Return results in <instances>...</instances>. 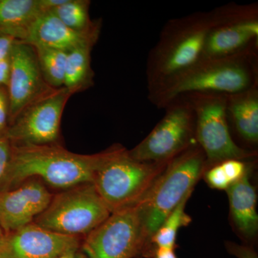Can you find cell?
<instances>
[{"mask_svg": "<svg viewBox=\"0 0 258 258\" xmlns=\"http://www.w3.org/2000/svg\"><path fill=\"white\" fill-rule=\"evenodd\" d=\"M103 156L104 152L76 154L53 144H12L9 163L0 181V192L35 177L60 189L92 183Z\"/></svg>", "mask_w": 258, "mask_h": 258, "instance_id": "6da1fadb", "label": "cell"}, {"mask_svg": "<svg viewBox=\"0 0 258 258\" xmlns=\"http://www.w3.org/2000/svg\"><path fill=\"white\" fill-rule=\"evenodd\" d=\"M258 85V50L221 58L202 59L172 79L148 91V98L163 109L179 96L194 93L228 96Z\"/></svg>", "mask_w": 258, "mask_h": 258, "instance_id": "7a4b0ae2", "label": "cell"}, {"mask_svg": "<svg viewBox=\"0 0 258 258\" xmlns=\"http://www.w3.org/2000/svg\"><path fill=\"white\" fill-rule=\"evenodd\" d=\"M213 24L212 10L169 20L148 55V91L172 79L203 58L207 37Z\"/></svg>", "mask_w": 258, "mask_h": 258, "instance_id": "3957f363", "label": "cell"}, {"mask_svg": "<svg viewBox=\"0 0 258 258\" xmlns=\"http://www.w3.org/2000/svg\"><path fill=\"white\" fill-rule=\"evenodd\" d=\"M207 168L205 153L198 144H194L168 163L137 203L150 248L152 236L183 199L191 195Z\"/></svg>", "mask_w": 258, "mask_h": 258, "instance_id": "277c9868", "label": "cell"}, {"mask_svg": "<svg viewBox=\"0 0 258 258\" xmlns=\"http://www.w3.org/2000/svg\"><path fill=\"white\" fill-rule=\"evenodd\" d=\"M169 162L137 161L124 148L113 147L104 152L92 184L113 213L138 203Z\"/></svg>", "mask_w": 258, "mask_h": 258, "instance_id": "5b68a950", "label": "cell"}, {"mask_svg": "<svg viewBox=\"0 0 258 258\" xmlns=\"http://www.w3.org/2000/svg\"><path fill=\"white\" fill-rule=\"evenodd\" d=\"M195 115V138L206 157L207 166L227 159L255 157L257 152L244 149L232 139L226 114L227 96L215 93L186 95Z\"/></svg>", "mask_w": 258, "mask_h": 258, "instance_id": "8992f818", "label": "cell"}, {"mask_svg": "<svg viewBox=\"0 0 258 258\" xmlns=\"http://www.w3.org/2000/svg\"><path fill=\"white\" fill-rule=\"evenodd\" d=\"M92 183L70 188L52 198L35 223L70 236L90 233L111 215Z\"/></svg>", "mask_w": 258, "mask_h": 258, "instance_id": "52a82bcc", "label": "cell"}, {"mask_svg": "<svg viewBox=\"0 0 258 258\" xmlns=\"http://www.w3.org/2000/svg\"><path fill=\"white\" fill-rule=\"evenodd\" d=\"M88 258L153 257L138 204L118 210L88 234Z\"/></svg>", "mask_w": 258, "mask_h": 258, "instance_id": "ba28073f", "label": "cell"}, {"mask_svg": "<svg viewBox=\"0 0 258 258\" xmlns=\"http://www.w3.org/2000/svg\"><path fill=\"white\" fill-rule=\"evenodd\" d=\"M163 109L165 114L142 142L128 151L144 162H169L197 144L195 115L186 96L178 97Z\"/></svg>", "mask_w": 258, "mask_h": 258, "instance_id": "9c48e42d", "label": "cell"}, {"mask_svg": "<svg viewBox=\"0 0 258 258\" xmlns=\"http://www.w3.org/2000/svg\"><path fill=\"white\" fill-rule=\"evenodd\" d=\"M213 24L203 58H221L258 50L257 3H229L212 10Z\"/></svg>", "mask_w": 258, "mask_h": 258, "instance_id": "30bf717a", "label": "cell"}, {"mask_svg": "<svg viewBox=\"0 0 258 258\" xmlns=\"http://www.w3.org/2000/svg\"><path fill=\"white\" fill-rule=\"evenodd\" d=\"M74 93L64 87L51 88L20 113L5 135L13 144H53L58 138L64 107Z\"/></svg>", "mask_w": 258, "mask_h": 258, "instance_id": "8fae6325", "label": "cell"}, {"mask_svg": "<svg viewBox=\"0 0 258 258\" xmlns=\"http://www.w3.org/2000/svg\"><path fill=\"white\" fill-rule=\"evenodd\" d=\"M79 247L77 236L62 235L35 222L3 234L0 258H56L74 255Z\"/></svg>", "mask_w": 258, "mask_h": 258, "instance_id": "7c38bea8", "label": "cell"}, {"mask_svg": "<svg viewBox=\"0 0 258 258\" xmlns=\"http://www.w3.org/2000/svg\"><path fill=\"white\" fill-rule=\"evenodd\" d=\"M10 76L8 83L9 119L11 123L32 102L51 88L42 78L36 52L32 45L17 41L10 56Z\"/></svg>", "mask_w": 258, "mask_h": 258, "instance_id": "4fadbf2b", "label": "cell"}, {"mask_svg": "<svg viewBox=\"0 0 258 258\" xmlns=\"http://www.w3.org/2000/svg\"><path fill=\"white\" fill-rule=\"evenodd\" d=\"M52 196L34 178L0 192V227L4 233L32 223L50 205Z\"/></svg>", "mask_w": 258, "mask_h": 258, "instance_id": "5bb4252c", "label": "cell"}, {"mask_svg": "<svg viewBox=\"0 0 258 258\" xmlns=\"http://www.w3.org/2000/svg\"><path fill=\"white\" fill-rule=\"evenodd\" d=\"M100 25L88 32H79L66 26L52 10L39 15L27 32L24 42L32 47L69 51L93 46L100 33Z\"/></svg>", "mask_w": 258, "mask_h": 258, "instance_id": "9a60e30c", "label": "cell"}, {"mask_svg": "<svg viewBox=\"0 0 258 258\" xmlns=\"http://www.w3.org/2000/svg\"><path fill=\"white\" fill-rule=\"evenodd\" d=\"M226 114L228 125L249 145L258 142V85L226 98Z\"/></svg>", "mask_w": 258, "mask_h": 258, "instance_id": "2e32d148", "label": "cell"}, {"mask_svg": "<svg viewBox=\"0 0 258 258\" xmlns=\"http://www.w3.org/2000/svg\"><path fill=\"white\" fill-rule=\"evenodd\" d=\"M227 190L234 223L244 237L252 238L258 230L257 195L249 181V171Z\"/></svg>", "mask_w": 258, "mask_h": 258, "instance_id": "e0dca14e", "label": "cell"}, {"mask_svg": "<svg viewBox=\"0 0 258 258\" xmlns=\"http://www.w3.org/2000/svg\"><path fill=\"white\" fill-rule=\"evenodd\" d=\"M44 11L40 0H0V35L24 42L29 28Z\"/></svg>", "mask_w": 258, "mask_h": 258, "instance_id": "ac0fdd59", "label": "cell"}, {"mask_svg": "<svg viewBox=\"0 0 258 258\" xmlns=\"http://www.w3.org/2000/svg\"><path fill=\"white\" fill-rule=\"evenodd\" d=\"M93 46L80 47L69 51L66 60L63 87L74 93L92 84L91 51Z\"/></svg>", "mask_w": 258, "mask_h": 258, "instance_id": "d6986e66", "label": "cell"}, {"mask_svg": "<svg viewBox=\"0 0 258 258\" xmlns=\"http://www.w3.org/2000/svg\"><path fill=\"white\" fill-rule=\"evenodd\" d=\"M191 195H187L169 215L150 240L153 253L157 248L173 249L176 247V235L178 230L186 227L191 222V217L184 211L185 206Z\"/></svg>", "mask_w": 258, "mask_h": 258, "instance_id": "ffe728a7", "label": "cell"}, {"mask_svg": "<svg viewBox=\"0 0 258 258\" xmlns=\"http://www.w3.org/2000/svg\"><path fill=\"white\" fill-rule=\"evenodd\" d=\"M33 47L42 78L47 86L52 88L63 87L69 52L46 47Z\"/></svg>", "mask_w": 258, "mask_h": 258, "instance_id": "44dd1931", "label": "cell"}, {"mask_svg": "<svg viewBox=\"0 0 258 258\" xmlns=\"http://www.w3.org/2000/svg\"><path fill=\"white\" fill-rule=\"evenodd\" d=\"M89 4L84 0H66L52 10L66 26L76 31L88 32L99 25L90 20Z\"/></svg>", "mask_w": 258, "mask_h": 258, "instance_id": "7402d4cb", "label": "cell"}, {"mask_svg": "<svg viewBox=\"0 0 258 258\" xmlns=\"http://www.w3.org/2000/svg\"><path fill=\"white\" fill-rule=\"evenodd\" d=\"M205 175L208 184L215 189L227 190L231 184L220 164L210 166Z\"/></svg>", "mask_w": 258, "mask_h": 258, "instance_id": "603a6c76", "label": "cell"}, {"mask_svg": "<svg viewBox=\"0 0 258 258\" xmlns=\"http://www.w3.org/2000/svg\"><path fill=\"white\" fill-rule=\"evenodd\" d=\"M231 184L238 181L248 170L243 160L227 159L220 163Z\"/></svg>", "mask_w": 258, "mask_h": 258, "instance_id": "cb8c5ba5", "label": "cell"}, {"mask_svg": "<svg viewBox=\"0 0 258 258\" xmlns=\"http://www.w3.org/2000/svg\"><path fill=\"white\" fill-rule=\"evenodd\" d=\"M12 144L5 132L0 134V181L4 176L11 154Z\"/></svg>", "mask_w": 258, "mask_h": 258, "instance_id": "d4e9b609", "label": "cell"}, {"mask_svg": "<svg viewBox=\"0 0 258 258\" xmlns=\"http://www.w3.org/2000/svg\"><path fill=\"white\" fill-rule=\"evenodd\" d=\"M9 117V102L8 92L4 87H0V134L7 129V121Z\"/></svg>", "mask_w": 258, "mask_h": 258, "instance_id": "484cf974", "label": "cell"}, {"mask_svg": "<svg viewBox=\"0 0 258 258\" xmlns=\"http://www.w3.org/2000/svg\"><path fill=\"white\" fill-rule=\"evenodd\" d=\"M229 252L237 258H257L255 251L248 246L230 244L227 245Z\"/></svg>", "mask_w": 258, "mask_h": 258, "instance_id": "4316f807", "label": "cell"}, {"mask_svg": "<svg viewBox=\"0 0 258 258\" xmlns=\"http://www.w3.org/2000/svg\"><path fill=\"white\" fill-rule=\"evenodd\" d=\"M14 37L6 35H0V60L9 58L15 42Z\"/></svg>", "mask_w": 258, "mask_h": 258, "instance_id": "83f0119b", "label": "cell"}, {"mask_svg": "<svg viewBox=\"0 0 258 258\" xmlns=\"http://www.w3.org/2000/svg\"><path fill=\"white\" fill-rule=\"evenodd\" d=\"M10 76V57L0 60V87L8 86Z\"/></svg>", "mask_w": 258, "mask_h": 258, "instance_id": "f1b7e54d", "label": "cell"}, {"mask_svg": "<svg viewBox=\"0 0 258 258\" xmlns=\"http://www.w3.org/2000/svg\"><path fill=\"white\" fill-rule=\"evenodd\" d=\"M154 258H177L173 249L157 248L154 252Z\"/></svg>", "mask_w": 258, "mask_h": 258, "instance_id": "f546056e", "label": "cell"}, {"mask_svg": "<svg viewBox=\"0 0 258 258\" xmlns=\"http://www.w3.org/2000/svg\"><path fill=\"white\" fill-rule=\"evenodd\" d=\"M56 258H75L74 255L62 256V257H59Z\"/></svg>", "mask_w": 258, "mask_h": 258, "instance_id": "4dcf8cb0", "label": "cell"}, {"mask_svg": "<svg viewBox=\"0 0 258 258\" xmlns=\"http://www.w3.org/2000/svg\"><path fill=\"white\" fill-rule=\"evenodd\" d=\"M3 234H4V232H3V230H2L1 227H0V238H1V237L3 235Z\"/></svg>", "mask_w": 258, "mask_h": 258, "instance_id": "1f68e13d", "label": "cell"}]
</instances>
